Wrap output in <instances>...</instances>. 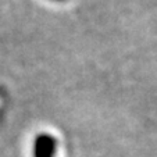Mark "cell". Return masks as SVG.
Wrapping results in <instances>:
<instances>
[{"label":"cell","instance_id":"1","mask_svg":"<svg viewBox=\"0 0 157 157\" xmlns=\"http://www.w3.org/2000/svg\"><path fill=\"white\" fill-rule=\"evenodd\" d=\"M57 140L50 133H39L33 140V157H56Z\"/></svg>","mask_w":157,"mask_h":157},{"label":"cell","instance_id":"2","mask_svg":"<svg viewBox=\"0 0 157 157\" xmlns=\"http://www.w3.org/2000/svg\"><path fill=\"white\" fill-rule=\"evenodd\" d=\"M56 2H64V0H56Z\"/></svg>","mask_w":157,"mask_h":157}]
</instances>
